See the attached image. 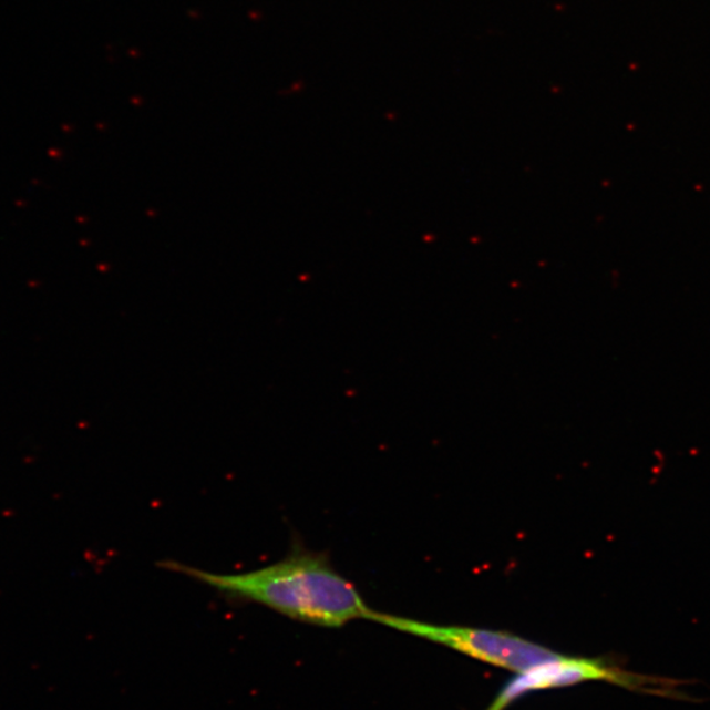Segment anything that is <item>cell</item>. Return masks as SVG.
Masks as SVG:
<instances>
[{
    "label": "cell",
    "instance_id": "2",
    "mask_svg": "<svg viewBox=\"0 0 710 710\" xmlns=\"http://www.w3.org/2000/svg\"><path fill=\"white\" fill-rule=\"evenodd\" d=\"M371 621L446 646L480 662L515 673L529 670L557 654L545 646L507 631L450 627V625L445 627V625L426 624L411 620V618L378 614V611L372 616Z\"/></svg>",
    "mask_w": 710,
    "mask_h": 710
},
{
    "label": "cell",
    "instance_id": "3",
    "mask_svg": "<svg viewBox=\"0 0 710 710\" xmlns=\"http://www.w3.org/2000/svg\"><path fill=\"white\" fill-rule=\"evenodd\" d=\"M587 681H607L630 691L665 696L677 693L673 688L678 686L677 681L624 670L606 659L568 657L557 652L545 662L516 673L484 710H505L528 693L578 686Z\"/></svg>",
    "mask_w": 710,
    "mask_h": 710
},
{
    "label": "cell",
    "instance_id": "1",
    "mask_svg": "<svg viewBox=\"0 0 710 710\" xmlns=\"http://www.w3.org/2000/svg\"><path fill=\"white\" fill-rule=\"evenodd\" d=\"M158 567L187 576L227 599L261 604L280 615L319 627L341 628L354 620H372L375 611L360 593L336 572L326 553L313 552L298 537L276 564L243 574H216L178 560Z\"/></svg>",
    "mask_w": 710,
    "mask_h": 710
}]
</instances>
